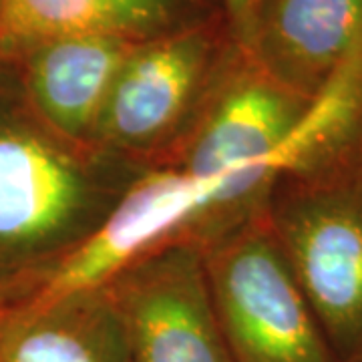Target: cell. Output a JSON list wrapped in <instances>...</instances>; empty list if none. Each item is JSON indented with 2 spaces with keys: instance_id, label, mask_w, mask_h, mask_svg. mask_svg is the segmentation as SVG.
<instances>
[{
  "instance_id": "cell-11",
  "label": "cell",
  "mask_w": 362,
  "mask_h": 362,
  "mask_svg": "<svg viewBox=\"0 0 362 362\" xmlns=\"http://www.w3.org/2000/svg\"><path fill=\"white\" fill-rule=\"evenodd\" d=\"M0 6H2V0H0Z\"/></svg>"
},
{
  "instance_id": "cell-1",
  "label": "cell",
  "mask_w": 362,
  "mask_h": 362,
  "mask_svg": "<svg viewBox=\"0 0 362 362\" xmlns=\"http://www.w3.org/2000/svg\"><path fill=\"white\" fill-rule=\"evenodd\" d=\"M141 171L59 137L26 101H0V302L83 246Z\"/></svg>"
},
{
  "instance_id": "cell-8",
  "label": "cell",
  "mask_w": 362,
  "mask_h": 362,
  "mask_svg": "<svg viewBox=\"0 0 362 362\" xmlns=\"http://www.w3.org/2000/svg\"><path fill=\"white\" fill-rule=\"evenodd\" d=\"M0 362H129L107 286L0 304Z\"/></svg>"
},
{
  "instance_id": "cell-7",
  "label": "cell",
  "mask_w": 362,
  "mask_h": 362,
  "mask_svg": "<svg viewBox=\"0 0 362 362\" xmlns=\"http://www.w3.org/2000/svg\"><path fill=\"white\" fill-rule=\"evenodd\" d=\"M362 40V0H268L250 42L254 63L312 101Z\"/></svg>"
},
{
  "instance_id": "cell-2",
  "label": "cell",
  "mask_w": 362,
  "mask_h": 362,
  "mask_svg": "<svg viewBox=\"0 0 362 362\" xmlns=\"http://www.w3.org/2000/svg\"><path fill=\"white\" fill-rule=\"evenodd\" d=\"M264 211L338 362H362V139L280 175Z\"/></svg>"
},
{
  "instance_id": "cell-5",
  "label": "cell",
  "mask_w": 362,
  "mask_h": 362,
  "mask_svg": "<svg viewBox=\"0 0 362 362\" xmlns=\"http://www.w3.org/2000/svg\"><path fill=\"white\" fill-rule=\"evenodd\" d=\"M211 42L202 28H180L139 42L123 63L93 147L151 169L180 141L202 111Z\"/></svg>"
},
{
  "instance_id": "cell-10",
  "label": "cell",
  "mask_w": 362,
  "mask_h": 362,
  "mask_svg": "<svg viewBox=\"0 0 362 362\" xmlns=\"http://www.w3.org/2000/svg\"><path fill=\"white\" fill-rule=\"evenodd\" d=\"M262 4H264V0H226L230 21H232V26L235 28V35L247 49H250L256 25H258Z\"/></svg>"
},
{
  "instance_id": "cell-6",
  "label": "cell",
  "mask_w": 362,
  "mask_h": 362,
  "mask_svg": "<svg viewBox=\"0 0 362 362\" xmlns=\"http://www.w3.org/2000/svg\"><path fill=\"white\" fill-rule=\"evenodd\" d=\"M139 42L107 35L47 40L25 52V101L52 133L93 147L107 97Z\"/></svg>"
},
{
  "instance_id": "cell-4",
  "label": "cell",
  "mask_w": 362,
  "mask_h": 362,
  "mask_svg": "<svg viewBox=\"0 0 362 362\" xmlns=\"http://www.w3.org/2000/svg\"><path fill=\"white\" fill-rule=\"evenodd\" d=\"M103 284L123 326L129 362H233L195 238L157 247Z\"/></svg>"
},
{
  "instance_id": "cell-3",
  "label": "cell",
  "mask_w": 362,
  "mask_h": 362,
  "mask_svg": "<svg viewBox=\"0 0 362 362\" xmlns=\"http://www.w3.org/2000/svg\"><path fill=\"white\" fill-rule=\"evenodd\" d=\"M197 242L233 362H338L264 206Z\"/></svg>"
},
{
  "instance_id": "cell-9",
  "label": "cell",
  "mask_w": 362,
  "mask_h": 362,
  "mask_svg": "<svg viewBox=\"0 0 362 362\" xmlns=\"http://www.w3.org/2000/svg\"><path fill=\"white\" fill-rule=\"evenodd\" d=\"M185 0H2L0 57L61 37L157 39L180 30Z\"/></svg>"
}]
</instances>
